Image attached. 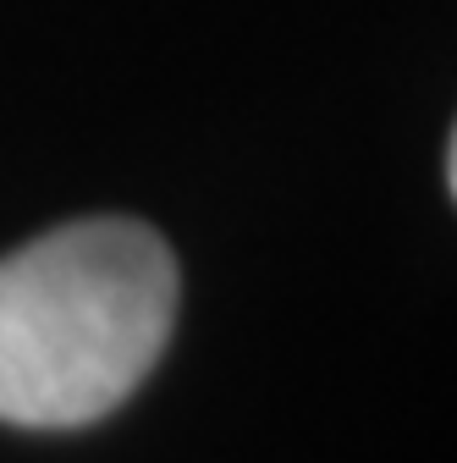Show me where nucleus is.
Instances as JSON below:
<instances>
[{
  "label": "nucleus",
  "instance_id": "f257e3e1",
  "mask_svg": "<svg viewBox=\"0 0 457 463\" xmlns=\"http://www.w3.org/2000/svg\"><path fill=\"white\" fill-rule=\"evenodd\" d=\"M177 326V260L144 221H72L0 260V420L94 425L138 392Z\"/></svg>",
  "mask_w": 457,
  "mask_h": 463
}]
</instances>
